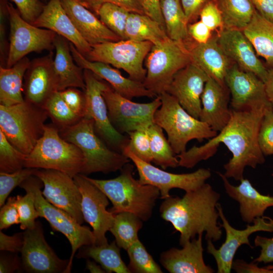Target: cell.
<instances>
[{"label":"cell","instance_id":"cell-58","mask_svg":"<svg viewBox=\"0 0 273 273\" xmlns=\"http://www.w3.org/2000/svg\"><path fill=\"white\" fill-rule=\"evenodd\" d=\"M258 263L252 261L247 263L242 259L233 261L232 268L237 273H273V269L258 265Z\"/></svg>","mask_w":273,"mask_h":273},{"label":"cell","instance_id":"cell-22","mask_svg":"<svg viewBox=\"0 0 273 273\" xmlns=\"http://www.w3.org/2000/svg\"><path fill=\"white\" fill-rule=\"evenodd\" d=\"M217 39L231 61H234L241 69L252 72L265 81L268 69L258 59L253 46L242 30L222 29Z\"/></svg>","mask_w":273,"mask_h":273},{"label":"cell","instance_id":"cell-36","mask_svg":"<svg viewBox=\"0 0 273 273\" xmlns=\"http://www.w3.org/2000/svg\"><path fill=\"white\" fill-rule=\"evenodd\" d=\"M160 7L167 35L172 40L184 41L189 36V21L180 0H160Z\"/></svg>","mask_w":273,"mask_h":273},{"label":"cell","instance_id":"cell-27","mask_svg":"<svg viewBox=\"0 0 273 273\" xmlns=\"http://www.w3.org/2000/svg\"><path fill=\"white\" fill-rule=\"evenodd\" d=\"M61 2L78 32L91 46L121 40L79 0H61Z\"/></svg>","mask_w":273,"mask_h":273},{"label":"cell","instance_id":"cell-61","mask_svg":"<svg viewBox=\"0 0 273 273\" xmlns=\"http://www.w3.org/2000/svg\"><path fill=\"white\" fill-rule=\"evenodd\" d=\"M264 83L267 98L273 104V67L268 69V74Z\"/></svg>","mask_w":273,"mask_h":273},{"label":"cell","instance_id":"cell-49","mask_svg":"<svg viewBox=\"0 0 273 273\" xmlns=\"http://www.w3.org/2000/svg\"><path fill=\"white\" fill-rule=\"evenodd\" d=\"M200 20L211 31L223 29L221 13L215 2L207 3L200 11Z\"/></svg>","mask_w":273,"mask_h":273},{"label":"cell","instance_id":"cell-4","mask_svg":"<svg viewBox=\"0 0 273 273\" xmlns=\"http://www.w3.org/2000/svg\"><path fill=\"white\" fill-rule=\"evenodd\" d=\"M66 141L82 151L84 164L80 174L87 176L101 172L108 174L121 170L130 160L124 154L111 149L96 133L94 121L86 117L69 127L59 130Z\"/></svg>","mask_w":273,"mask_h":273},{"label":"cell","instance_id":"cell-28","mask_svg":"<svg viewBox=\"0 0 273 273\" xmlns=\"http://www.w3.org/2000/svg\"><path fill=\"white\" fill-rule=\"evenodd\" d=\"M217 173L226 193L239 203L240 213L244 222L252 223L256 218L263 216L268 207H273V197L260 194L248 179L243 178L238 186H234L223 174Z\"/></svg>","mask_w":273,"mask_h":273},{"label":"cell","instance_id":"cell-59","mask_svg":"<svg viewBox=\"0 0 273 273\" xmlns=\"http://www.w3.org/2000/svg\"><path fill=\"white\" fill-rule=\"evenodd\" d=\"M256 10L264 18L273 22V0H250Z\"/></svg>","mask_w":273,"mask_h":273},{"label":"cell","instance_id":"cell-64","mask_svg":"<svg viewBox=\"0 0 273 273\" xmlns=\"http://www.w3.org/2000/svg\"><path fill=\"white\" fill-rule=\"evenodd\" d=\"M272 176H273V173L272 174Z\"/></svg>","mask_w":273,"mask_h":273},{"label":"cell","instance_id":"cell-16","mask_svg":"<svg viewBox=\"0 0 273 273\" xmlns=\"http://www.w3.org/2000/svg\"><path fill=\"white\" fill-rule=\"evenodd\" d=\"M81 195V211L85 221L93 229L95 245L108 243L106 233L112 226L115 214L107 210L109 199L85 175L78 174L73 177Z\"/></svg>","mask_w":273,"mask_h":273},{"label":"cell","instance_id":"cell-54","mask_svg":"<svg viewBox=\"0 0 273 273\" xmlns=\"http://www.w3.org/2000/svg\"><path fill=\"white\" fill-rule=\"evenodd\" d=\"M23 233H18L8 236L0 231L1 251L12 253L20 252L23 244Z\"/></svg>","mask_w":273,"mask_h":273},{"label":"cell","instance_id":"cell-10","mask_svg":"<svg viewBox=\"0 0 273 273\" xmlns=\"http://www.w3.org/2000/svg\"><path fill=\"white\" fill-rule=\"evenodd\" d=\"M153 44L149 41L121 39L92 46L85 57L91 61L101 62L124 70L129 78L143 82L147 73L144 62Z\"/></svg>","mask_w":273,"mask_h":273},{"label":"cell","instance_id":"cell-56","mask_svg":"<svg viewBox=\"0 0 273 273\" xmlns=\"http://www.w3.org/2000/svg\"><path fill=\"white\" fill-rule=\"evenodd\" d=\"M188 30L197 43H206L211 38V30L201 20L188 24Z\"/></svg>","mask_w":273,"mask_h":273},{"label":"cell","instance_id":"cell-37","mask_svg":"<svg viewBox=\"0 0 273 273\" xmlns=\"http://www.w3.org/2000/svg\"><path fill=\"white\" fill-rule=\"evenodd\" d=\"M147 129L150 138L152 162L163 169L178 166V159L165 136L163 129L155 123L150 125Z\"/></svg>","mask_w":273,"mask_h":273},{"label":"cell","instance_id":"cell-2","mask_svg":"<svg viewBox=\"0 0 273 273\" xmlns=\"http://www.w3.org/2000/svg\"><path fill=\"white\" fill-rule=\"evenodd\" d=\"M220 197L205 183L195 190L186 192L183 197L170 196L164 199L159 208L161 217L179 232L180 246L204 232L206 240L216 242L221 239L222 232L216 208Z\"/></svg>","mask_w":273,"mask_h":273},{"label":"cell","instance_id":"cell-32","mask_svg":"<svg viewBox=\"0 0 273 273\" xmlns=\"http://www.w3.org/2000/svg\"><path fill=\"white\" fill-rule=\"evenodd\" d=\"M256 54L264 58L269 68L273 67V22L255 10L249 24L242 30Z\"/></svg>","mask_w":273,"mask_h":273},{"label":"cell","instance_id":"cell-38","mask_svg":"<svg viewBox=\"0 0 273 273\" xmlns=\"http://www.w3.org/2000/svg\"><path fill=\"white\" fill-rule=\"evenodd\" d=\"M143 220L133 213L122 212L115 215L109 231L114 236L117 245L126 251L139 240L138 232L143 226Z\"/></svg>","mask_w":273,"mask_h":273},{"label":"cell","instance_id":"cell-7","mask_svg":"<svg viewBox=\"0 0 273 273\" xmlns=\"http://www.w3.org/2000/svg\"><path fill=\"white\" fill-rule=\"evenodd\" d=\"M48 117L44 109L26 101L0 105V129L11 144L27 155L43 135Z\"/></svg>","mask_w":273,"mask_h":273},{"label":"cell","instance_id":"cell-23","mask_svg":"<svg viewBox=\"0 0 273 273\" xmlns=\"http://www.w3.org/2000/svg\"><path fill=\"white\" fill-rule=\"evenodd\" d=\"M72 55L76 64L83 69H87L108 83L114 90L120 95L128 99L133 98L146 97L155 98L157 96L147 89L143 82L126 78L117 69L109 64L87 60L69 42Z\"/></svg>","mask_w":273,"mask_h":273},{"label":"cell","instance_id":"cell-45","mask_svg":"<svg viewBox=\"0 0 273 273\" xmlns=\"http://www.w3.org/2000/svg\"><path fill=\"white\" fill-rule=\"evenodd\" d=\"M147 128L139 129L128 132L127 134L129 141L128 146L138 158L151 163L153 159L150 138Z\"/></svg>","mask_w":273,"mask_h":273},{"label":"cell","instance_id":"cell-18","mask_svg":"<svg viewBox=\"0 0 273 273\" xmlns=\"http://www.w3.org/2000/svg\"><path fill=\"white\" fill-rule=\"evenodd\" d=\"M34 175L43 182L42 194L45 199L82 224L84 220L81 211V195L73 178L54 169H36Z\"/></svg>","mask_w":273,"mask_h":273},{"label":"cell","instance_id":"cell-26","mask_svg":"<svg viewBox=\"0 0 273 273\" xmlns=\"http://www.w3.org/2000/svg\"><path fill=\"white\" fill-rule=\"evenodd\" d=\"M33 25L55 32L74 44L84 57L92 46L81 36L64 9L61 0H50Z\"/></svg>","mask_w":273,"mask_h":273},{"label":"cell","instance_id":"cell-21","mask_svg":"<svg viewBox=\"0 0 273 273\" xmlns=\"http://www.w3.org/2000/svg\"><path fill=\"white\" fill-rule=\"evenodd\" d=\"M225 83L231 94L232 109H244L254 105L271 103L267 96L264 82L255 74L232 65Z\"/></svg>","mask_w":273,"mask_h":273},{"label":"cell","instance_id":"cell-29","mask_svg":"<svg viewBox=\"0 0 273 273\" xmlns=\"http://www.w3.org/2000/svg\"><path fill=\"white\" fill-rule=\"evenodd\" d=\"M192 63L209 77L226 85L225 77L232 65L231 60L219 46L217 38H211L204 43H196L189 49Z\"/></svg>","mask_w":273,"mask_h":273},{"label":"cell","instance_id":"cell-34","mask_svg":"<svg viewBox=\"0 0 273 273\" xmlns=\"http://www.w3.org/2000/svg\"><path fill=\"white\" fill-rule=\"evenodd\" d=\"M120 249L115 241L103 245L83 246L79 249L76 256L93 259L106 272L131 273L122 259Z\"/></svg>","mask_w":273,"mask_h":273},{"label":"cell","instance_id":"cell-44","mask_svg":"<svg viewBox=\"0 0 273 273\" xmlns=\"http://www.w3.org/2000/svg\"><path fill=\"white\" fill-rule=\"evenodd\" d=\"M37 168L24 167L12 173L0 172V207L7 200L11 192L34 173Z\"/></svg>","mask_w":273,"mask_h":273},{"label":"cell","instance_id":"cell-50","mask_svg":"<svg viewBox=\"0 0 273 273\" xmlns=\"http://www.w3.org/2000/svg\"><path fill=\"white\" fill-rule=\"evenodd\" d=\"M22 18L32 24L43 11L44 5L39 0H11Z\"/></svg>","mask_w":273,"mask_h":273},{"label":"cell","instance_id":"cell-8","mask_svg":"<svg viewBox=\"0 0 273 273\" xmlns=\"http://www.w3.org/2000/svg\"><path fill=\"white\" fill-rule=\"evenodd\" d=\"M43 186L42 180L33 175L25 180L19 187L33 193L39 216L45 218L53 229L65 235L70 242L71 254L65 272L69 273L73 257L77 250L83 246L95 244V237L89 227L81 225L66 211L48 202L42 194L41 189Z\"/></svg>","mask_w":273,"mask_h":273},{"label":"cell","instance_id":"cell-39","mask_svg":"<svg viewBox=\"0 0 273 273\" xmlns=\"http://www.w3.org/2000/svg\"><path fill=\"white\" fill-rule=\"evenodd\" d=\"M43 109L59 130L75 124L82 118L69 108L61 97L59 92H57L50 97Z\"/></svg>","mask_w":273,"mask_h":273},{"label":"cell","instance_id":"cell-52","mask_svg":"<svg viewBox=\"0 0 273 273\" xmlns=\"http://www.w3.org/2000/svg\"><path fill=\"white\" fill-rule=\"evenodd\" d=\"M7 0H0V51L1 66L6 65L9 45L6 40V21L9 17Z\"/></svg>","mask_w":273,"mask_h":273},{"label":"cell","instance_id":"cell-24","mask_svg":"<svg viewBox=\"0 0 273 273\" xmlns=\"http://www.w3.org/2000/svg\"><path fill=\"white\" fill-rule=\"evenodd\" d=\"M203 234L188 242L181 249L174 247L163 252L160 256L161 265L170 273H213L203 258Z\"/></svg>","mask_w":273,"mask_h":273},{"label":"cell","instance_id":"cell-5","mask_svg":"<svg viewBox=\"0 0 273 273\" xmlns=\"http://www.w3.org/2000/svg\"><path fill=\"white\" fill-rule=\"evenodd\" d=\"M158 96L161 105L155 112L154 121L166 132L175 154L185 152L188 143L192 140L201 142L217 135L218 132L190 115L170 94L164 92Z\"/></svg>","mask_w":273,"mask_h":273},{"label":"cell","instance_id":"cell-31","mask_svg":"<svg viewBox=\"0 0 273 273\" xmlns=\"http://www.w3.org/2000/svg\"><path fill=\"white\" fill-rule=\"evenodd\" d=\"M31 61L25 57L11 67H0V104L10 106L23 102V80Z\"/></svg>","mask_w":273,"mask_h":273},{"label":"cell","instance_id":"cell-53","mask_svg":"<svg viewBox=\"0 0 273 273\" xmlns=\"http://www.w3.org/2000/svg\"><path fill=\"white\" fill-rule=\"evenodd\" d=\"M255 247L261 248L260 255L253 260L257 263H268L273 262V237L267 238L256 236L254 240Z\"/></svg>","mask_w":273,"mask_h":273},{"label":"cell","instance_id":"cell-48","mask_svg":"<svg viewBox=\"0 0 273 273\" xmlns=\"http://www.w3.org/2000/svg\"><path fill=\"white\" fill-rule=\"evenodd\" d=\"M85 8L98 16L100 7L105 3H112L122 7L130 12L145 14L140 0H79Z\"/></svg>","mask_w":273,"mask_h":273},{"label":"cell","instance_id":"cell-51","mask_svg":"<svg viewBox=\"0 0 273 273\" xmlns=\"http://www.w3.org/2000/svg\"><path fill=\"white\" fill-rule=\"evenodd\" d=\"M16 197H10L1 207L0 229H6L13 224L20 223V217L16 204Z\"/></svg>","mask_w":273,"mask_h":273},{"label":"cell","instance_id":"cell-30","mask_svg":"<svg viewBox=\"0 0 273 273\" xmlns=\"http://www.w3.org/2000/svg\"><path fill=\"white\" fill-rule=\"evenodd\" d=\"M68 40L57 34L54 46L56 50L54 67L58 80L59 92L70 87L85 89L83 69L74 63Z\"/></svg>","mask_w":273,"mask_h":273},{"label":"cell","instance_id":"cell-6","mask_svg":"<svg viewBox=\"0 0 273 273\" xmlns=\"http://www.w3.org/2000/svg\"><path fill=\"white\" fill-rule=\"evenodd\" d=\"M84 164L81 150L64 140L54 124H46L43 135L26 157L24 167L56 170L73 178Z\"/></svg>","mask_w":273,"mask_h":273},{"label":"cell","instance_id":"cell-11","mask_svg":"<svg viewBox=\"0 0 273 273\" xmlns=\"http://www.w3.org/2000/svg\"><path fill=\"white\" fill-rule=\"evenodd\" d=\"M7 7L10 32L6 67L13 66L30 53L55 49V32L27 22L11 3Z\"/></svg>","mask_w":273,"mask_h":273},{"label":"cell","instance_id":"cell-55","mask_svg":"<svg viewBox=\"0 0 273 273\" xmlns=\"http://www.w3.org/2000/svg\"><path fill=\"white\" fill-rule=\"evenodd\" d=\"M0 255V273H12L21 271L22 268L21 258L16 253L1 251Z\"/></svg>","mask_w":273,"mask_h":273},{"label":"cell","instance_id":"cell-1","mask_svg":"<svg viewBox=\"0 0 273 273\" xmlns=\"http://www.w3.org/2000/svg\"><path fill=\"white\" fill-rule=\"evenodd\" d=\"M271 103L260 104L244 109H231V116L226 126L205 144L194 146L177 155L179 166L192 168L198 163L212 157L220 144H224L232 157L223 166L228 178L240 181L246 167L255 168L265 161L258 142L260 124L267 107Z\"/></svg>","mask_w":273,"mask_h":273},{"label":"cell","instance_id":"cell-57","mask_svg":"<svg viewBox=\"0 0 273 273\" xmlns=\"http://www.w3.org/2000/svg\"><path fill=\"white\" fill-rule=\"evenodd\" d=\"M140 2L145 14L157 21L165 28L161 13L160 0H140Z\"/></svg>","mask_w":273,"mask_h":273},{"label":"cell","instance_id":"cell-3","mask_svg":"<svg viewBox=\"0 0 273 273\" xmlns=\"http://www.w3.org/2000/svg\"><path fill=\"white\" fill-rule=\"evenodd\" d=\"M117 177L109 179L86 178L99 188L111 202L110 211L114 214L128 212L134 214L143 221L152 216L156 200L160 197L156 187L143 185L133 177V166L129 163L120 170Z\"/></svg>","mask_w":273,"mask_h":273},{"label":"cell","instance_id":"cell-41","mask_svg":"<svg viewBox=\"0 0 273 273\" xmlns=\"http://www.w3.org/2000/svg\"><path fill=\"white\" fill-rule=\"evenodd\" d=\"M129 259L128 267L131 272L162 273L160 266L139 239L126 250Z\"/></svg>","mask_w":273,"mask_h":273},{"label":"cell","instance_id":"cell-14","mask_svg":"<svg viewBox=\"0 0 273 273\" xmlns=\"http://www.w3.org/2000/svg\"><path fill=\"white\" fill-rule=\"evenodd\" d=\"M122 153L134 164L140 183L157 188L159 190L160 198L164 200L170 196L171 189L177 188L185 192L192 191L204 185L211 176L210 170L203 168L187 173L177 174L166 171L138 158L128 146Z\"/></svg>","mask_w":273,"mask_h":273},{"label":"cell","instance_id":"cell-33","mask_svg":"<svg viewBox=\"0 0 273 273\" xmlns=\"http://www.w3.org/2000/svg\"><path fill=\"white\" fill-rule=\"evenodd\" d=\"M126 39L160 43L169 38L165 28L145 14L130 12L125 29Z\"/></svg>","mask_w":273,"mask_h":273},{"label":"cell","instance_id":"cell-62","mask_svg":"<svg viewBox=\"0 0 273 273\" xmlns=\"http://www.w3.org/2000/svg\"><path fill=\"white\" fill-rule=\"evenodd\" d=\"M86 268L90 272H106L101 266L98 265L95 261L87 260L86 263Z\"/></svg>","mask_w":273,"mask_h":273},{"label":"cell","instance_id":"cell-9","mask_svg":"<svg viewBox=\"0 0 273 273\" xmlns=\"http://www.w3.org/2000/svg\"><path fill=\"white\" fill-rule=\"evenodd\" d=\"M191 62L189 50L184 41L169 37L153 45L145 59L147 73L143 83L158 96L166 92L174 75Z\"/></svg>","mask_w":273,"mask_h":273},{"label":"cell","instance_id":"cell-15","mask_svg":"<svg viewBox=\"0 0 273 273\" xmlns=\"http://www.w3.org/2000/svg\"><path fill=\"white\" fill-rule=\"evenodd\" d=\"M216 208L222 221V223L219 225L225 232V239L218 249L215 248L212 240H207V251L214 258L218 273H230L232 269L234 256L238 248L243 244L253 248L249 237L254 233L260 231L273 232V219L266 216L257 217L254 219L253 224H248L246 229L237 230L230 224L220 203L217 204Z\"/></svg>","mask_w":273,"mask_h":273},{"label":"cell","instance_id":"cell-40","mask_svg":"<svg viewBox=\"0 0 273 273\" xmlns=\"http://www.w3.org/2000/svg\"><path fill=\"white\" fill-rule=\"evenodd\" d=\"M129 13V11L122 7L105 3L99 9L98 16L102 22L121 39H126L125 29Z\"/></svg>","mask_w":273,"mask_h":273},{"label":"cell","instance_id":"cell-12","mask_svg":"<svg viewBox=\"0 0 273 273\" xmlns=\"http://www.w3.org/2000/svg\"><path fill=\"white\" fill-rule=\"evenodd\" d=\"M102 95L112 125L122 134L154 123V115L161 105L159 96L149 103L133 102L116 92L109 83Z\"/></svg>","mask_w":273,"mask_h":273},{"label":"cell","instance_id":"cell-42","mask_svg":"<svg viewBox=\"0 0 273 273\" xmlns=\"http://www.w3.org/2000/svg\"><path fill=\"white\" fill-rule=\"evenodd\" d=\"M26 156L11 144L0 129V172L12 173L23 168Z\"/></svg>","mask_w":273,"mask_h":273},{"label":"cell","instance_id":"cell-25","mask_svg":"<svg viewBox=\"0 0 273 273\" xmlns=\"http://www.w3.org/2000/svg\"><path fill=\"white\" fill-rule=\"evenodd\" d=\"M229 92L226 85L209 77L202 95L199 119L217 132L226 126L231 118Z\"/></svg>","mask_w":273,"mask_h":273},{"label":"cell","instance_id":"cell-35","mask_svg":"<svg viewBox=\"0 0 273 273\" xmlns=\"http://www.w3.org/2000/svg\"><path fill=\"white\" fill-rule=\"evenodd\" d=\"M222 15L223 29L243 30L250 22L256 9L250 0H216Z\"/></svg>","mask_w":273,"mask_h":273},{"label":"cell","instance_id":"cell-13","mask_svg":"<svg viewBox=\"0 0 273 273\" xmlns=\"http://www.w3.org/2000/svg\"><path fill=\"white\" fill-rule=\"evenodd\" d=\"M83 74L86 97L84 117L93 119L96 133L111 149L122 153L128 145L129 139L118 132L110 121L107 106L102 95L108 83L87 69H83Z\"/></svg>","mask_w":273,"mask_h":273},{"label":"cell","instance_id":"cell-43","mask_svg":"<svg viewBox=\"0 0 273 273\" xmlns=\"http://www.w3.org/2000/svg\"><path fill=\"white\" fill-rule=\"evenodd\" d=\"M23 196H16V204L20 217V229L22 230L33 229L36 219L39 217L35 207V197L32 192L25 190Z\"/></svg>","mask_w":273,"mask_h":273},{"label":"cell","instance_id":"cell-20","mask_svg":"<svg viewBox=\"0 0 273 273\" xmlns=\"http://www.w3.org/2000/svg\"><path fill=\"white\" fill-rule=\"evenodd\" d=\"M208 78L202 70L191 62L174 75L166 92L175 98L190 115L199 119L201 97Z\"/></svg>","mask_w":273,"mask_h":273},{"label":"cell","instance_id":"cell-63","mask_svg":"<svg viewBox=\"0 0 273 273\" xmlns=\"http://www.w3.org/2000/svg\"><path fill=\"white\" fill-rule=\"evenodd\" d=\"M266 268H267L268 269H273V264L271 265H268L266 266H265Z\"/></svg>","mask_w":273,"mask_h":273},{"label":"cell","instance_id":"cell-19","mask_svg":"<svg viewBox=\"0 0 273 273\" xmlns=\"http://www.w3.org/2000/svg\"><path fill=\"white\" fill-rule=\"evenodd\" d=\"M53 53L33 59L24 76V100L43 108L58 90V80L54 67Z\"/></svg>","mask_w":273,"mask_h":273},{"label":"cell","instance_id":"cell-46","mask_svg":"<svg viewBox=\"0 0 273 273\" xmlns=\"http://www.w3.org/2000/svg\"><path fill=\"white\" fill-rule=\"evenodd\" d=\"M258 142L264 155H273V104L265 110L259 128Z\"/></svg>","mask_w":273,"mask_h":273},{"label":"cell","instance_id":"cell-17","mask_svg":"<svg viewBox=\"0 0 273 273\" xmlns=\"http://www.w3.org/2000/svg\"><path fill=\"white\" fill-rule=\"evenodd\" d=\"M23 233L21 251L22 268L31 273H65L69 259L60 258L47 242L41 223L37 220L35 227Z\"/></svg>","mask_w":273,"mask_h":273},{"label":"cell","instance_id":"cell-47","mask_svg":"<svg viewBox=\"0 0 273 273\" xmlns=\"http://www.w3.org/2000/svg\"><path fill=\"white\" fill-rule=\"evenodd\" d=\"M60 94L69 108L79 117L85 116L86 97L84 91L75 87H70L59 91Z\"/></svg>","mask_w":273,"mask_h":273},{"label":"cell","instance_id":"cell-60","mask_svg":"<svg viewBox=\"0 0 273 273\" xmlns=\"http://www.w3.org/2000/svg\"><path fill=\"white\" fill-rule=\"evenodd\" d=\"M205 0H180L183 9L189 21L198 12Z\"/></svg>","mask_w":273,"mask_h":273}]
</instances>
